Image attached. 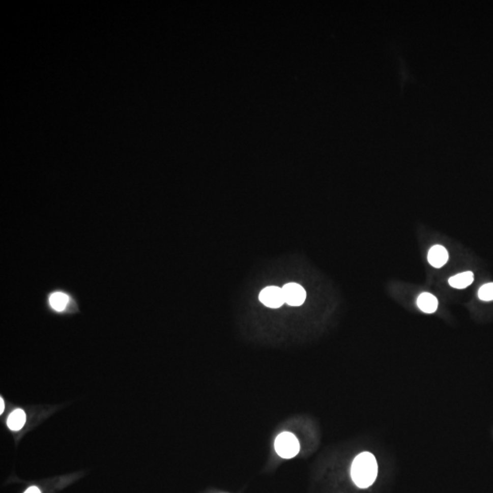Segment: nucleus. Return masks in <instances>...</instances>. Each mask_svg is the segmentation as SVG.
<instances>
[{
	"instance_id": "1",
	"label": "nucleus",
	"mask_w": 493,
	"mask_h": 493,
	"mask_svg": "<svg viewBox=\"0 0 493 493\" xmlns=\"http://www.w3.org/2000/svg\"><path fill=\"white\" fill-rule=\"evenodd\" d=\"M378 465L376 458L370 452H362L352 463L351 477L360 489H367L376 480Z\"/></svg>"
},
{
	"instance_id": "11",
	"label": "nucleus",
	"mask_w": 493,
	"mask_h": 493,
	"mask_svg": "<svg viewBox=\"0 0 493 493\" xmlns=\"http://www.w3.org/2000/svg\"><path fill=\"white\" fill-rule=\"evenodd\" d=\"M24 493H41L40 492V489H38L37 487H31L25 491Z\"/></svg>"
},
{
	"instance_id": "4",
	"label": "nucleus",
	"mask_w": 493,
	"mask_h": 493,
	"mask_svg": "<svg viewBox=\"0 0 493 493\" xmlns=\"http://www.w3.org/2000/svg\"><path fill=\"white\" fill-rule=\"evenodd\" d=\"M259 301L270 308H279L284 303L282 289L275 286L267 287L259 294Z\"/></svg>"
},
{
	"instance_id": "10",
	"label": "nucleus",
	"mask_w": 493,
	"mask_h": 493,
	"mask_svg": "<svg viewBox=\"0 0 493 493\" xmlns=\"http://www.w3.org/2000/svg\"><path fill=\"white\" fill-rule=\"evenodd\" d=\"M479 298L481 301H493V282L483 285L479 291Z\"/></svg>"
},
{
	"instance_id": "3",
	"label": "nucleus",
	"mask_w": 493,
	"mask_h": 493,
	"mask_svg": "<svg viewBox=\"0 0 493 493\" xmlns=\"http://www.w3.org/2000/svg\"><path fill=\"white\" fill-rule=\"evenodd\" d=\"M284 301L291 306H300L306 299V292L301 285L288 283L282 288Z\"/></svg>"
},
{
	"instance_id": "2",
	"label": "nucleus",
	"mask_w": 493,
	"mask_h": 493,
	"mask_svg": "<svg viewBox=\"0 0 493 493\" xmlns=\"http://www.w3.org/2000/svg\"><path fill=\"white\" fill-rule=\"evenodd\" d=\"M274 448L280 458H293L300 451V443L297 438L291 432H282L276 438Z\"/></svg>"
},
{
	"instance_id": "8",
	"label": "nucleus",
	"mask_w": 493,
	"mask_h": 493,
	"mask_svg": "<svg viewBox=\"0 0 493 493\" xmlns=\"http://www.w3.org/2000/svg\"><path fill=\"white\" fill-rule=\"evenodd\" d=\"M26 420H27L26 413L22 409H18L14 410L13 412L9 415L7 424L11 430L18 431L24 427Z\"/></svg>"
},
{
	"instance_id": "9",
	"label": "nucleus",
	"mask_w": 493,
	"mask_h": 493,
	"mask_svg": "<svg viewBox=\"0 0 493 493\" xmlns=\"http://www.w3.org/2000/svg\"><path fill=\"white\" fill-rule=\"evenodd\" d=\"M49 305L57 311H63L69 302V296L62 292H56L49 296Z\"/></svg>"
},
{
	"instance_id": "5",
	"label": "nucleus",
	"mask_w": 493,
	"mask_h": 493,
	"mask_svg": "<svg viewBox=\"0 0 493 493\" xmlns=\"http://www.w3.org/2000/svg\"><path fill=\"white\" fill-rule=\"evenodd\" d=\"M428 262L434 268H441L449 259V253L443 246L436 245L431 248L428 252Z\"/></svg>"
},
{
	"instance_id": "6",
	"label": "nucleus",
	"mask_w": 493,
	"mask_h": 493,
	"mask_svg": "<svg viewBox=\"0 0 493 493\" xmlns=\"http://www.w3.org/2000/svg\"><path fill=\"white\" fill-rule=\"evenodd\" d=\"M418 306L426 313H433L439 307V301L433 294L424 293L418 297Z\"/></svg>"
},
{
	"instance_id": "7",
	"label": "nucleus",
	"mask_w": 493,
	"mask_h": 493,
	"mask_svg": "<svg viewBox=\"0 0 493 493\" xmlns=\"http://www.w3.org/2000/svg\"><path fill=\"white\" fill-rule=\"evenodd\" d=\"M473 280L474 274L471 271H466L451 277L449 280V283L455 289H465L473 282Z\"/></svg>"
},
{
	"instance_id": "12",
	"label": "nucleus",
	"mask_w": 493,
	"mask_h": 493,
	"mask_svg": "<svg viewBox=\"0 0 493 493\" xmlns=\"http://www.w3.org/2000/svg\"><path fill=\"white\" fill-rule=\"evenodd\" d=\"M5 409L4 400L1 397L0 398V414H3Z\"/></svg>"
}]
</instances>
